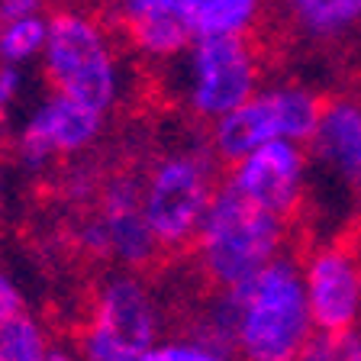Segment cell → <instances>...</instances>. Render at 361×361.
<instances>
[{"label":"cell","mask_w":361,"mask_h":361,"mask_svg":"<svg viewBox=\"0 0 361 361\" xmlns=\"http://www.w3.org/2000/svg\"><path fill=\"white\" fill-rule=\"evenodd\" d=\"M90 213L104 229L106 258L116 262L123 271H142L158 258L161 245L155 242V233H152L149 216H145L142 174H110Z\"/></svg>","instance_id":"30bf717a"},{"label":"cell","mask_w":361,"mask_h":361,"mask_svg":"<svg viewBox=\"0 0 361 361\" xmlns=\"http://www.w3.org/2000/svg\"><path fill=\"white\" fill-rule=\"evenodd\" d=\"M113 13L126 30L135 52L152 61L184 59L188 49L197 42L184 0H126V4H116Z\"/></svg>","instance_id":"4fadbf2b"},{"label":"cell","mask_w":361,"mask_h":361,"mask_svg":"<svg viewBox=\"0 0 361 361\" xmlns=\"http://www.w3.org/2000/svg\"><path fill=\"white\" fill-rule=\"evenodd\" d=\"M307 152L326 174L361 194V97H326Z\"/></svg>","instance_id":"7c38bea8"},{"label":"cell","mask_w":361,"mask_h":361,"mask_svg":"<svg viewBox=\"0 0 361 361\" xmlns=\"http://www.w3.org/2000/svg\"><path fill=\"white\" fill-rule=\"evenodd\" d=\"M104 174H97L94 165H81V168H71L65 178V190H68V200L75 203H97L100 190H104Z\"/></svg>","instance_id":"ffe728a7"},{"label":"cell","mask_w":361,"mask_h":361,"mask_svg":"<svg viewBox=\"0 0 361 361\" xmlns=\"http://www.w3.org/2000/svg\"><path fill=\"white\" fill-rule=\"evenodd\" d=\"M348 239H352V245H355V252H358V262H361V223L355 226V233L348 235Z\"/></svg>","instance_id":"d4e9b609"},{"label":"cell","mask_w":361,"mask_h":361,"mask_svg":"<svg viewBox=\"0 0 361 361\" xmlns=\"http://www.w3.org/2000/svg\"><path fill=\"white\" fill-rule=\"evenodd\" d=\"M194 39H252L262 23L255 0H184Z\"/></svg>","instance_id":"5bb4252c"},{"label":"cell","mask_w":361,"mask_h":361,"mask_svg":"<svg viewBox=\"0 0 361 361\" xmlns=\"http://www.w3.org/2000/svg\"><path fill=\"white\" fill-rule=\"evenodd\" d=\"M262 55L252 39H197L184 55L180 100L213 126L262 90Z\"/></svg>","instance_id":"52a82bcc"},{"label":"cell","mask_w":361,"mask_h":361,"mask_svg":"<svg viewBox=\"0 0 361 361\" xmlns=\"http://www.w3.org/2000/svg\"><path fill=\"white\" fill-rule=\"evenodd\" d=\"M0 26H4V23H0Z\"/></svg>","instance_id":"484cf974"},{"label":"cell","mask_w":361,"mask_h":361,"mask_svg":"<svg viewBox=\"0 0 361 361\" xmlns=\"http://www.w3.org/2000/svg\"><path fill=\"white\" fill-rule=\"evenodd\" d=\"M52 348L49 329L26 310L0 326V361H45Z\"/></svg>","instance_id":"e0dca14e"},{"label":"cell","mask_w":361,"mask_h":361,"mask_svg":"<svg viewBox=\"0 0 361 361\" xmlns=\"http://www.w3.org/2000/svg\"><path fill=\"white\" fill-rule=\"evenodd\" d=\"M223 180L210 142L168 149L145 168L142 203L161 252L190 248Z\"/></svg>","instance_id":"277c9868"},{"label":"cell","mask_w":361,"mask_h":361,"mask_svg":"<svg viewBox=\"0 0 361 361\" xmlns=\"http://www.w3.org/2000/svg\"><path fill=\"white\" fill-rule=\"evenodd\" d=\"M45 361H84V358H81V352H78V345H71V342H52Z\"/></svg>","instance_id":"cb8c5ba5"},{"label":"cell","mask_w":361,"mask_h":361,"mask_svg":"<svg viewBox=\"0 0 361 361\" xmlns=\"http://www.w3.org/2000/svg\"><path fill=\"white\" fill-rule=\"evenodd\" d=\"M45 10L36 0H0V20H23L30 13H39Z\"/></svg>","instance_id":"603a6c76"},{"label":"cell","mask_w":361,"mask_h":361,"mask_svg":"<svg viewBox=\"0 0 361 361\" xmlns=\"http://www.w3.org/2000/svg\"><path fill=\"white\" fill-rule=\"evenodd\" d=\"M310 165L313 161H310L307 145L271 142L229 165L223 188L239 194L242 200L255 203L258 210L284 219V223H293V216L303 207V197H307Z\"/></svg>","instance_id":"9c48e42d"},{"label":"cell","mask_w":361,"mask_h":361,"mask_svg":"<svg viewBox=\"0 0 361 361\" xmlns=\"http://www.w3.org/2000/svg\"><path fill=\"white\" fill-rule=\"evenodd\" d=\"M323 100L326 97H319L313 87L300 81L264 84L239 110L213 123L207 142L216 161H226V165H235L271 142L310 145L323 113Z\"/></svg>","instance_id":"8992f818"},{"label":"cell","mask_w":361,"mask_h":361,"mask_svg":"<svg viewBox=\"0 0 361 361\" xmlns=\"http://www.w3.org/2000/svg\"><path fill=\"white\" fill-rule=\"evenodd\" d=\"M142 361H235L233 352L210 338L197 336V332H188L180 338H161Z\"/></svg>","instance_id":"ac0fdd59"},{"label":"cell","mask_w":361,"mask_h":361,"mask_svg":"<svg viewBox=\"0 0 361 361\" xmlns=\"http://www.w3.org/2000/svg\"><path fill=\"white\" fill-rule=\"evenodd\" d=\"M190 332L229 348L235 361H297L316 338L300 258L287 252L242 287L216 290Z\"/></svg>","instance_id":"6da1fadb"},{"label":"cell","mask_w":361,"mask_h":361,"mask_svg":"<svg viewBox=\"0 0 361 361\" xmlns=\"http://www.w3.org/2000/svg\"><path fill=\"white\" fill-rule=\"evenodd\" d=\"M0 61L23 68L26 61L42 59L49 42V13L39 10L23 20H0Z\"/></svg>","instance_id":"2e32d148"},{"label":"cell","mask_w":361,"mask_h":361,"mask_svg":"<svg viewBox=\"0 0 361 361\" xmlns=\"http://www.w3.org/2000/svg\"><path fill=\"white\" fill-rule=\"evenodd\" d=\"M104 120L106 116L61 94H45L16 135V155L26 168H45L55 158L81 155L100 139Z\"/></svg>","instance_id":"8fae6325"},{"label":"cell","mask_w":361,"mask_h":361,"mask_svg":"<svg viewBox=\"0 0 361 361\" xmlns=\"http://www.w3.org/2000/svg\"><path fill=\"white\" fill-rule=\"evenodd\" d=\"M316 336L361 332V262L352 239H326L300 258Z\"/></svg>","instance_id":"ba28073f"},{"label":"cell","mask_w":361,"mask_h":361,"mask_svg":"<svg viewBox=\"0 0 361 361\" xmlns=\"http://www.w3.org/2000/svg\"><path fill=\"white\" fill-rule=\"evenodd\" d=\"M297 361H361V332L316 336Z\"/></svg>","instance_id":"d6986e66"},{"label":"cell","mask_w":361,"mask_h":361,"mask_svg":"<svg viewBox=\"0 0 361 361\" xmlns=\"http://www.w3.org/2000/svg\"><path fill=\"white\" fill-rule=\"evenodd\" d=\"M290 223L258 210L229 188H219L194 239L197 271L213 290H233L287 255Z\"/></svg>","instance_id":"3957f363"},{"label":"cell","mask_w":361,"mask_h":361,"mask_svg":"<svg viewBox=\"0 0 361 361\" xmlns=\"http://www.w3.org/2000/svg\"><path fill=\"white\" fill-rule=\"evenodd\" d=\"M42 71L52 94L75 100L87 110L106 113L123 97V59L100 16L81 7H61L49 13V42L42 52Z\"/></svg>","instance_id":"7a4b0ae2"},{"label":"cell","mask_w":361,"mask_h":361,"mask_svg":"<svg viewBox=\"0 0 361 361\" xmlns=\"http://www.w3.org/2000/svg\"><path fill=\"white\" fill-rule=\"evenodd\" d=\"M23 87H26V75H23V68L4 65V61H0V123L7 120L10 110L20 104Z\"/></svg>","instance_id":"44dd1931"},{"label":"cell","mask_w":361,"mask_h":361,"mask_svg":"<svg viewBox=\"0 0 361 361\" xmlns=\"http://www.w3.org/2000/svg\"><path fill=\"white\" fill-rule=\"evenodd\" d=\"M26 313V300H23V290L16 287V281L10 278L7 271H0V326L16 319V316Z\"/></svg>","instance_id":"7402d4cb"},{"label":"cell","mask_w":361,"mask_h":361,"mask_svg":"<svg viewBox=\"0 0 361 361\" xmlns=\"http://www.w3.org/2000/svg\"><path fill=\"white\" fill-rule=\"evenodd\" d=\"M287 20L303 39L338 42L361 30V0H293Z\"/></svg>","instance_id":"9a60e30c"},{"label":"cell","mask_w":361,"mask_h":361,"mask_svg":"<svg viewBox=\"0 0 361 361\" xmlns=\"http://www.w3.org/2000/svg\"><path fill=\"white\" fill-rule=\"evenodd\" d=\"M165 313L152 284L139 271L104 274L78 336L84 361H142L161 342Z\"/></svg>","instance_id":"5b68a950"}]
</instances>
